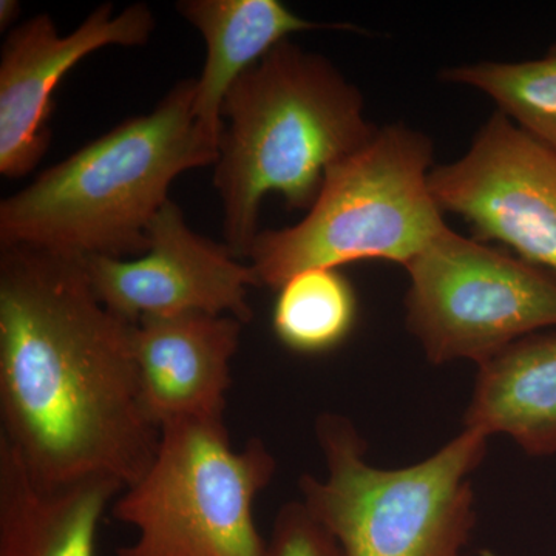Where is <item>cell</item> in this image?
I'll list each match as a JSON object with an SVG mask.
<instances>
[{"label":"cell","mask_w":556,"mask_h":556,"mask_svg":"<svg viewBox=\"0 0 556 556\" xmlns=\"http://www.w3.org/2000/svg\"><path fill=\"white\" fill-rule=\"evenodd\" d=\"M178 13L206 42L197 78L193 116L212 141H222L223 104L237 79L294 33L356 30L350 24H320L292 13L278 0H182Z\"/></svg>","instance_id":"obj_12"},{"label":"cell","mask_w":556,"mask_h":556,"mask_svg":"<svg viewBox=\"0 0 556 556\" xmlns=\"http://www.w3.org/2000/svg\"><path fill=\"white\" fill-rule=\"evenodd\" d=\"M21 5L16 0H2L0 2V28H9L16 17L20 16Z\"/></svg>","instance_id":"obj_18"},{"label":"cell","mask_w":556,"mask_h":556,"mask_svg":"<svg viewBox=\"0 0 556 556\" xmlns=\"http://www.w3.org/2000/svg\"><path fill=\"white\" fill-rule=\"evenodd\" d=\"M433 144L404 126L376 129L327 172L306 217L260 230L249 266L260 287L278 289L303 270L339 269L357 260L409 265L447 228L431 193Z\"/></svg>","instance_id":"obj_5"},{"label":"cell","mask_w":556,"mask_h":556,"mask_svg":"<svg viewBox=\"0 0 556 556\" xmlns=\"http://www.w3.org/2000/svg\"><path fill=\"white\" fill-rule=\"evenodd\" d=\"M269 556H343L334 538L302 501L278 510L268 541Z\"/></svg>","instance_id":"obj_17"},{"label":"cell","mask_w":556,"mask_h":556,"mask_svg":"<svg viewBox=\"0 0 556 556\" xmlns=\"http://www.w3.org/2000/svg\"><path fill=\"white\" fill-rule=\"evenodd\" d=\"M439 78L482 91L515 126L556 153V43L538 60L459 65Z\"/></svg>","instance_id":"obj_16"},{"label":"cell","mask_w":556,"mask_h":556,"mask_svg":"<svg viewBox=\"0 0 556 556\" xmlns=\"http://www.w3.org/2000/svg\"><path fill=\"white\" fill-rule=\"evenodd\" d=\"M464 428L506 434L527 455H555L556 329L527 336L479 365Z\"/></svg>","instance_id":"obj_14"},{"label":"cell","mask_w":556,"mask_h":556,"mask_svg":"<svg viewBox=\"0 0 556 556\" xmlns=\"http://www.w3.org/2000/svg\"><path fill=\"white\" fill-rule=\"evenodd\" d=\"M408 331L437 365H482L556 329V276L448 228L407 266Z\"/></svg>","instance_id":"obj_7"},{"label":"cell","mask_w":556,"mask_h":556,"mask_svg":"<svg viewBox=\"0 0 556 556\" xmlns=\"http://www.w3.org/2000/svg\"><path fill=\"white\" fill-rule=\"evenodd\" d=\"M276 468L262 439L233 448L223 416L167 420L148 470L113 503L135 530L116 556H269L254 507Z\"/></svg>","instance_id":"obj_6"},{"label":"cell","mask_w":556,"mask_h":556,"mask_svg":"<svg viewBox=\"0 0 556 556\" xmlns=\"http://www.w3.org/2000/svg\"><path fill=\"white\" fill-rule=\"evenodd\" d=\"M442 212L556 276V153L497 112L466 155L430 172Z\"/></svg>","instance_id":"obj_8"},{"label":"cell","mask_w":556,"mask_h":556,"mask_svg":"<svg viewBox=\"0 0 556 556\" xmlns=\"http://www.w3.org/2000/svg\"><path fill=\"white\" fill-rule=\"evenodd\" d=\"M316 434L327 473L300 478L302 503L343 556H467L477 525L471 477L484 460L485 434L464 428L434 455L401 468L369 464L346 417H318Z\"/></svg>","instance_id":"obj_4"},{"label":"cell","mask_w":556,"mask_h":556,"mask_svg":"<svg viewBox=\"0 0 556 556\" xmlns=\"http://www.w3.org/2000/svg\"><path fill=\"white\" fill-rule=\"evenodd\" d=\"M356 320V291L339 269L303 270L278 288L274 332L294 353L316 356L336 350Z\"/></svg>","instance_id":"obj_15"},{"label":"cell","mask_w":556,"mask_h":556,"mask_svg":"<svg viewBox=\"0 0 556 556\" xmlns=\"http://www.w3.org/2000/svg\"><path fill=\"white\" fill-rule=\"evenodd\" d=\"M135 321L94 295L83 260L0 248V444L36 484H135L160 444Z\"/></svg>","instance_id":"obj_1"},{"label":"cell","mask_w":556,"mask_h":556,"mask_svg":"<svg viewBox=\"0 0 556 556\" xmlns=\"http://www.w3.org/2000/svg\"><path fill=\"white\" fill-rule=\"evenodd\" d=\"M197 78L178 80L146 115L123 121L0 203V248L70 258L139 257L185 172L215 166L217 142L193 116Z\"/></svg>","instance_id":"obj_2"},{"label":"cell","mask_w":556,"mask_h":556,"mask_svg":"<svg viewBox=\"0 0 556 556\" xmlns=\"http://www.w3.org/2000/svg\"><path fill=\"white\" fill-rule=\"evenodd\" d=\"M124 490L113 479L47 489L0 444V556H98L102 515Z\"/></svg>","instance_id":"obj_13"},{"label":"cell","mask_w":556,"mask_h":556,"mask_svg":"<svg viewBox=\"0 0 556 556\" xmlns=\"http://www.w3.org/2000/svg\"><path fill=\"white\" fill-rule=\"evenodd\" d=\"M155 16L138 2L115 14L112 3L91 11L76 30L61 36L49 14L13 28L0 54V174H30L50 144L54 90L79 61L104 47H141Z\"/></svg>","instance_id":"obj_10"},{"label":"cell","mask_w":556,"mask_h":556,"mask_svg":"<svg viewBox=\"0 0 556 556\" xmlns=\"http://www.w3.org/2000/svg\"><path fill=\"white\" fill-rule=\"evenodd\" d=\"M214 186L225 244L248 258L269 193L309 211L327 172L365 144L375 127L361 91L334 65L283 40L230 87Z\"/></svg>","instance_id":"obj_3"},{"label":"cell","mask_w":556,"mask_h":556,"mask_svg":"<svg viewBox=\"0 0 556 556\" xmlns=\"http://www.w3.org/2000/svg\"><path fill=\"white\" fill-rule=\"evenodd\" d=\"M94 295L112 313L142 317L206 313L251 321L248 292L260 287L251 266L226 244L204 239L167 201L149 228V249L135 258L83 260Z\"/></svg>","instance_id":"obj_9"},{"label":"cell","mask_w":556,"mask_h":556,"mask_svg":"<svg viewBox=\"0 0 556 556\" xmlns=\"http://www.w3.org/2000/svg\"><path fill=\"white\" fill-rule=\"evenodd\" d=\"M243 321L206 313L139 318L134 327L142 401L159 426L225 415Z\"/></svg>","instance_id":"obj_11"}]
</instances>
